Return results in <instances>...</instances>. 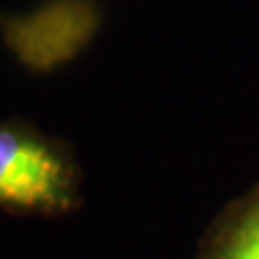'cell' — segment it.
<instances>
[{"label":"cell","mask_w":259,"mask_h":259,"mask_svg":"<svg viewBox=\"0 0 259 259\" xmlns=\"http://www.w3.org/2000/svg\"><path fill=\"white\" fill-rule=\"evenodd\" d=\"M82 202V166L72 144L24 118L0 120V211L65 216Z\"/></svg>","instance_id":"cell-1"},{"label":"cell","mask_w":259,"mask_h":259,"mask_svg":"<svg viewBox=\"0 0 259 259\" xmlns=\"http://www.w3.org/2000/svg\"><path fill=\"white\" fill-rule=\"evenodd\" d=\"M197 259H259V183L219 211Z\"/></svg>","instance_id":"cell-2"}]
</instances>
